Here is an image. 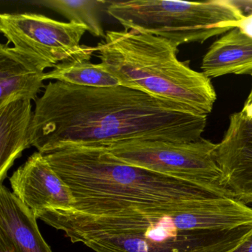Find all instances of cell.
I'll return each mask as SVG.
<instances>
[{
  "label": "cell",
  "mask_w": 252,
  "mask_h": 252,
  "mask_svg": "<svg viewBox=\"0 0 252 252\" xmlns=\"http://www.w3.org/2000/svg\"><path fill=\"white\" fill-rule=\"evenodd\" d=\"M207 117L122 85L90 88L56 81L35 102L30 144L45 153L63 146L133 139L191 142L202 138Z\"/></svg>",
  "instance_id": "1"
},
{
  "label": "cell",
  "mask_w": 252,
  "mask_h": 252,
  "mask_svg": "<svg viewBox=\"0 0 252 252\" xmlns=\"http://www.w3.org/2000/svg\"><path fill=\"white\" fill-rule=\"evenodd\" d=\"M37 218L95 252H229L248 234L245 226L214 230L220 217L208 201L172 212L134 210L105 216L45 209Z\"/></svg>",
  "instance_id": "2"
},
{
  "label": "cell",
  "mask_w": 252,
  "mask_h": 252,
  "mask_svg": "<svg viewBox=\"0 0 252 252\" xmlns=\"http://www.w3.org/2000/svg\"><path fill=\"white\" fill-rule=\"evenodd\" d=\"M42 154L73 194L70 210L85 215L172 212L224 197L201 186L128 164L101 147L66 145Z\"/></svg>",
  "instance_id": "3"
},
{
  "label": "cell",
  "mask_w": 252,
  "mask_h": 252,
  "mask_svg": "<svg viewBox=\"0 0 252 252\" xmlns=\"http://www.w3.org/2000/svg\"><path fill=\"white\" fill-rule=\"evenodd\" d=\"M96 57L122 86L212 113L217 100L211 79L177 57L178 47L167 39L137 31H108L94 47Z\"/></svg>",
  "instance_id": "4"
},
{
  "label": "cell",
  "mask_w": 252,
  "mask_h": 252,
  "mask_svg": "<svg viewBox=\"0 0 252 252\" xmlns=\"http://www.w3.org/2000/svg\"><path fill=\"white\" fill-rule=\"evenodd\" d=\"M106 11L125 31L151 33L178 48L228 33L243 17L231 0L108 1Z\"/></svg>",
  "instance_id": "5"
},
{
  "label": "cell",
  "mask_w": 252,
  "mask_h": 252,
  "mask_svg": "<svg viewBox=\"0 0 252 252\" xmlns=\"http://www.w3.org/2000/svg\"><path fill=\"white\" fill-rule=\"evenodd\" d=\"M91 146L101 147L128 164L192 183L224 197L235 198L224 184L217 162L218 144L209 140L200 138L191 142L174 143L133 139Z\"/></svg>",
  "instance_id": "6"
},
{
  "label": "cell",
  "mask_w": 252,
  "mask_h": 252,
  "mask_svg": "<svg viewBox=\"0 0 252 252\" xmlns=\"http://www.w3.org/2000/svg\"><path fill=\"white\" fill-rule=\"evenodd\" d=\"M0 32L14 48L39 68L55 67L75 57L95 51L80 44L88 28L73 22L57 21L33 13H2Z\"/></svg>",
  "instance_id": "7"
},
{
  "label": "cell",
  "mask_w": 252,
  "mask_h": 252,
  "mask_svg": "<svg viewBox=\"0 0 252 252\" xmlns=\"http://www.w3.org/2000/svg\"><path fill=\"white\" fill-rule=\"evenodd\" d=\"M14 195L36 215L45 209L70 210L75 199L68 186L42 153L35 152L9 178Z\"/></svg>",
  "instance_id": "8"
},
{
  "label": "cell",
  "mask_w": 252,
  "mask_h": 252,
  "mask_svg": "<svg viewBox=\"0 0 252 252\" xmlns=\"http://www.w3.org/2000/svg\"><path fill=\"white\" fill-rule=\"evenodd\" d=\"M216 159L224 184L236 199L252 203V121L241 112L230 116L229 125L218 144Z\"/></svg>",
  "instance_id": "9"
},
{
  "label": "cell",
  "mask_w": 252,
  "mask_h": 252,
  "mask_svg": "<svg viewBox=\"0 0 252 252\" xmlns=\"http://www.w3.org/2000/svg\"><path fill=\"white\" fill-rule=\"evenodd\" d=\"M45 73L9 44L0 45V107L22 100L36 102L41 89L46 86Z\"/></svg>",
  "instance_id": "10"
},
{
  "label": "cell",
  "mask_w": 252,
  "mask_h": 252,
  "mask_svg": "<svg viewBox=\"0 0 252 252\" xmlns=\"http://www.w3.org/2000/svg\"><path fill=\"white\" fill-rule=\"evenodd\" d=\"M36 215L6 187H0V231L19 252H53L38 226Z\"/></svg>",
  "instance_id": "11"
},
{
  "label": "cell",
  "mask_w": 252,
  "mask_h": 252,
  "mask_svg": "<svg viewBox=\"0 0 252 252\" xmlns=\"http://www.w3.org/2000/svg\"><path fill=\"white\" fill-rule=\"evenodd\" d=\"M200 68L210 79L228 74L252 76V38L232 29L209 47Z\"/></svg>",
  "instance_id": "12"
},
{
  "label": "cell",
  "mask_w": 252,
  "mask_h": 252,
  "mask_svg": "<svg viewBox=\"0 0 252 252\" xmlns=\"http://www.w3.org/2000/svg\"><path fill=\"white\" fill-rule=\"evenodd\" d=\"M33 119V106L29 100L0 107V182H3L23 151L30 148Z\"/></svg>",
  "instance_id": "13"
},
{
  "label": "cell",
  "mask_w": 252,
  "mask_h": 252,
  "mask_svg": "<svg viewBox=\"0 0 252 252\" xmlns=\"http://www.w3.org/2000/svg\"><path fill=\"white\" fill-rule=\"evenodd\" d=\"M95 51L75 57L57 64L54 70L45 73L44 79L90 88H110L120 85L119 81L107 71L101 63H91Z\"/></svg>",
  "instance_id": "14"
},
{
  "label": "cell",
  "mask_w": 252,
  "mask_h": 252,
  "mask_svg": "<svg viewBox=\"0 0 252 252\" xmlns=\"http://www.w3.org/2000/svg\"><path fill=\"white\" fill-rule=\"evenodd\" d=\"M31 4L45 7L61 14L69 22L85 26L91 35L98 38L105 37L101 25L100 13L107 6L108 1L104 0H39Z\"/></svg>",
  "instance_id": "15"
},
{
  "label": "cell",
  "mask_w": 252,
  "mask_h": 252,
  "mask_svg": "<svg viewBox=\"0 0 252 252\" xmlns=\"http://www.w3.org/2000/svg\"><path fill=\"white\" fill-rule=\"evenodd\" d=\"M234 27L252 38V15L243 17L241 20L234 23Z\"/></svg>",
  "instance_id": "16"
},
{
  "label": "cell",
  "mask_w": 252,
  "mask_h": 252,
  "mask_svg": "<svg viewBox=\"0 0 252 252\" xmlns=\"http://www.w3.org/2000/svg\"><path fill=\"white\" fill-rule=\"evenodd\" d=\"M0 252H19L12 240L2 231H0Z\"/></svg>",
  "instance_id": "17"
},
{
  "label": "cell",
  "mask_w": 252,
  "mask_h": 252,
  "mask_svg": "<svg viewBox=\"0 0 252 252\" xmlns=\"http://www.w3.org/2000/svg\"><path fill=\"white\" fill-rule=\"evenodd\" d=\"M231 2L243 17L252 15V0H231Z\"/></svg>",
  "instance_id": "18"
},
{
  "label": "cell",
  "mask_w": 252,
  "mask_h": 252,
  "mask_svg": "<svg viewBox=\"0 0 252 252\" xmlns=\"http://www.w3.org/2000/svg\"><path fill=\"white\" fill-rule=\"evenodd\" d=\"M229 252H252V230L237 247Z\"/></svg>",
  "instance_id": "19"
},
{
  "label": "cell",
  "mask_w": 252,
  "mask_h": 252,
  "mask_svg": "<svg viewBox=\"0 0 252 252\" xmlns=\"http://www.w3.org/2000/svg\"><path fill=\"white\" fill-rule=\"evenodd\" d=\"M240 112H241L247 119L252 121V86L250 93H249V96L246 98L243 109H242Z\"/></svg>",
  "instance_id": "20"
}]
</instances>
